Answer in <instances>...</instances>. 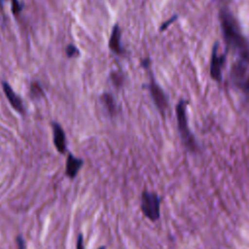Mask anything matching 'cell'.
<instances>
[{"label": "cell", "instance_id": "cell-2", "mask_svg": "<svg viewBox=\"0 0 249 249\" xmlns=\"http://www.w3.org/2000/svg\"><path fill=\"white\" fill-rule=\"evenodd\" d=\"M176 115H177V123L179 127V132L184 142L185 146H187L190 150H194L196 148L195 139L189 129L187 114H186V102L181 100L176 107Z\"/></svg>", "mask_w": 249, "mask_h": 249}, {"label": "cell", "instance_id": "cell-6", "mask_svg": "<svg viewBox=\"0 0 249 249\" xmlns=\"http://www.w3.org/2000/svg\"><path fill=\"white\" fill-rule=\"evenodd\" d=\"M3 89H4V91H5V94L8 98V100L10 101L11 105L18 112L22 113L23 112V106H22V102L20 100V98L14 92V90L12 89V88L7 84V83H4L3 84Z\"/></svg>", "mask_w": 249, "mask_h": 249}, {"label": "cell", "instance_id": "cell-16", "mask_svg": "<svg viewBox=\"0 0 249 249\" xmlns=\"http://www.w3.org/2000/svg\"><path fill=\"white\" fill-rule=\"evenodd\" d=\"M18 248L19 249H24V243H23V240L20 238V237H18Z\"/></svg>", "mask_w": 249, "mask_h": 249}, {"label": "cell", "instance_id": "cell-4", "mask_svg": "<svg viewBox=\"0 0 249 249\" xmlns=\"http://www.w3.org/2000/svg\"><path fill=\"white\" fill-rule=\"evenodd\" d=\"M224 60L225 57L223 55H218V45L215 44L213 47L210 63V75L215 81L220 82L222 80V66L224 64Z\"/></svg>", "mask_w": 249, "mask_h": 249}, {"label": "cell", "instance_id": "cell-3", "mask_svg": "<svg viewBox=\"0 0 249 249\" xmlns=\"http://www.w3.org/2000/svg\"><path fill=\"white\" fill-rule=\"evenodd\" d=\"M141 209L144 215L156 221L160 218V197L155 193L143 192L141 197Z\"/></svg>", "mask_w": 249, "mask_h": 249}, {"label": "cell", "instance_id": "cell-10", "mask_svg": "<svg viewBox=\"0 0 249 249\" xmlns=\"http://www.w3.org/2000/svg\"><path fill=\"white\" fill-rule=\"evenodd\" d=\"M102 101H103L106 109L108 110V112L111 114H114L116 111V104H115L113 97L110 94L106 93L102 96Z\"/></svg>", "mask_w": 249, "mask_h": 249}, {"label": "cell", "instance_id": "cell-5", "mask_svg": "<svg viewBox=\"0 0 249 249\" xmlns=\"http://www.w3.org/2000/svg\"><path fill=\"white\" fill-rule=\"evenodd\" d=\"M149 89L152 95V98L155 102V104L157 105L158 109L161 112L164 113L166 107H167V99L166 96L163 92V90L160 89V87L155 83L154 81H152L149 85Z\"/></svg>", "mask_w": 249, "mask_h": 249}, {"label": "cell", "instance_id": "cell-9", "mask_svg": "<svg viewBox=\"0 0 249 249\" xmlns=\"http://www.w3.org/2000/svg\"><path fill=\"white\" fill-rule=\"evenodd\" d=\"M81 165H82L81 160L74 158L72 155H69L67 158V161H66V174L70 178L75 177V175L77 174Z\"/></svg>", "mask_w": 249, "mask_h": 249}, {"label": "cell", "instance_id": "cell-1", "mask_svg": "<svg viewBox=\"0 0 249 249\" xmlns=\"http://www.w3.org/2000/svg\"><path fill=\"white\" fill-rule=\"evenodd\" d=\"M221 26L228 46L240 56V59L249 63V43L242 35L235 18L228 10L220 12Z\"/></svg>", "mask_w": 249, "mask_h": 249}, {"label": "cell", "instance_id": "cell-12", "mask_svg": "<svg viewBox=\"0 0 249 249\" xmlns=\"http://www.w3.org/2000/svg\"><path fill=\"white\" fill-rule=\"evenodd\" d=\"M31 92L35 96H39L42 93V89L38 84H32L31 86Z\"/></svg>", "mask_w": 249, "mask_h": 249}, {"label": "cell", "instance_id": "cell-14", "mask_svg": "<svg viewBox=\"0 0 249 249\" xmlns=\"http://www.w3.org/2000/svg\"><path fill=\"white\" fill-rule=\"evenodd\" d=\"M77 249H85L84 245H83V237L81 234L79 235L78 240H77Z\"/></svg>", "mask_w": 249, "mask_h": 249}, {"label": "cell", "instance_id": "cell-11", "mask_svg": "<svg viewBox=\"0 0 249 249\" xmlns=\"http://www.w3.org/2000/svg\"><path fill=\"white\" fill-rule=\"evenodd\" d=\"M66 53L68 56L72 57V56H75V55H78L79 53V51L73 46V45H69L66 49Z\"/></svg>", "mask_w": 249, "mask_h": 249}, {"label": "cell", "instance_id": "cell-13", "mask_svg": "<svg viewBox=\"0 0 249 249\" xmlns=\"http://www.w3.org/2000/svg\"><path fill=\"white\" fill-rule=\"evenodd\" d=\"M176 18H177L176 16H175V17H172V18H169V20H168V21H165V22L161 25L160 30H164V29H165V28H166L170 23H172V22L174 21V19H176Z\"/></svg>", "mask_w": 249, "mask_h": 249}, {"label": "cell", "instance_id": "cell-7", "mask_svg": "<svg viewBox=\"0 0 249 249\" xmlns=\"http://www.w3.org/2000/svg\"><path fill=\"white\" fill-rule=\"evenodd\" d=\"M53 142L59 153H64L66 149L65 135L61 126L57 124H53Z\"/></svg>", "mask_w": 249, "mask_h": 249}, {"label": "cell", "instance_id": "cell-8", "mask_svg": "<svg viewBox=\"0 0 249 249\" xmlns=\"http://www.w3.org/2000/svg\"><path fill=\"white\" fill-rule=\"evenodd\" d=\"M109 47L114 53L118 54L123 53L122 46H121V30L118 25H115L112 29L110 40H109Z\"/></svg>", "mask_w": 249, "mask_h": 249}, {"label": "cell", "instance_id": "cell-15", "mask_svg": "<svg viewBox=\"0 0 249 249\" xmlns=\"http://www.w3.org/2000/svg\"><path fill=\"white\" fill-rule=\"evenodd\" d=\"M13 2H14V5H13V7H14V11H15L16 13H18V12L19 11V6H18V4L17 0H13Z\"/></svg>", "mask_w": 249, "mask_h": 249}, {"label": "cell", "instance_id": "cell-17", "mask_svg": "<svg viewBox=\"0 0 249 249\" xmlns=\"http://www.w3.org/2000/svg\"><path fill=\"white\" fill-rule=\"evenodd\" d=\"M244 86H245L246 90H248V91H249V78H248V79H247V81L245 82V85H244Z\"/></svg>", "mask_w": 249, "mask_h": 249}]
</instances>
